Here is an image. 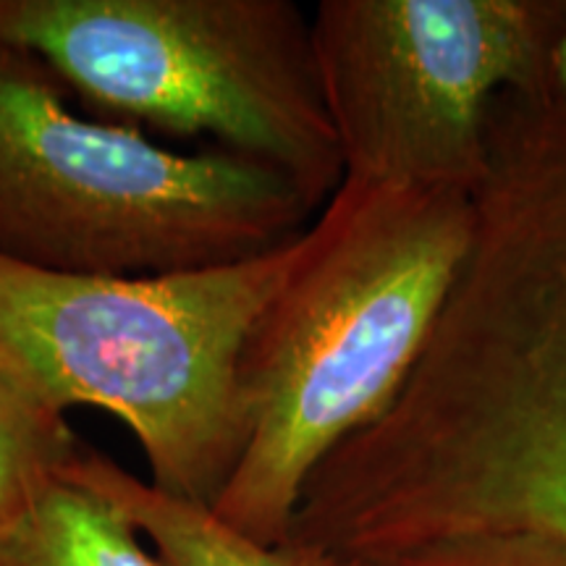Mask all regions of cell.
<instances>
[{"label": "cell", "mask_w": 566, "mask_h": 566, "mask_svg": "<svg viewBox=\"0 0 566 566\" xmlns=\"http://www.w3.org/2000/svg\"><path fill=\"white\" fill-rule=\"evenodd\" d=\"M375 449L420 543L566 551V103L493 137L470 250Z\"/></svg>", "instance_id": "obj_1"}, {"label": "cell", "mask_w": 566, "mask_h": 566, "mask_svg": "<svg viewBox=\"0 0 566 566\" xmlns=\"http://www.w3.org/2000/svg\"><path fill=\"white\" fill-rule=\"evenodd\" d=\"M470 189L344 179L242 363L250 441L218 520L279 548L315 467L407 384L472 239Z\"/></svg>", "instance_id": "obj_2"}, {"label": "cell", "mask_w": 566, "mask_h": 566, "mask_svg": "<svg viewBox=\"0 0 566 566\" xmlns=\"http://www.w3.org/2000/svg\"><path fill=\"white\" fill-rule=\"evenodd\" d=\"M302 233L239 263L134 279L0 258V373L55 412L118 417L158 491L212 509L250 441L247 344Z\"/></svg>", "instance_id": "obj_3"}, {"label": "cell", "mask_w": 566, "mask_h": 566, "mask_svg": "<svg viewBox=\"0 0 566 566\" xmlns=\"http://www.w3.org/2000/svg\"><path fill=\"white\" fill-rule=\"evenodd\" d=\"M317 208L239 155L174 153L71 111L30 48L0 38V258L61 275H166L300 237Z\"/></svg>", "instance_id": "obj_4"}, {"label": "cell", "mask_w": 566, "mask_h": 566, "mask_svg": "<svg viewBox=\"0 0 566 566\" xmlns=\"http://www.w3.org/2000/svg\"><path fill=\"white\" fill-rule=\"evenodd\" d=\"M0 38L103 122L208 137L317 210L344 181L313 32L286 0H0Z\"/></svg>", "instance_id": "obj_5"}, {"label": "cell", "mask_w": 566, "mask_h": 566, "mask_svg": "<svg viewBox=\"0 0 566 566\" xmlns=\"http://www.w3.org/2000/svg\"><path fill=\"white\" fill-rule=\"evenodd\" d=\"M562 3L323 0L310 32L344 179L475 192L504 92L535 90Z\"/></svg>", "instance_id": "obj_6"}, {"label": "cell", "mask_w": 566, "mask_h": 566, "mask_svg": "<svg viewBox=\"0 0 566 566\" xmlns=\"http://www.w3.org/2000/svg\"><path fill=\"white\" fill-rule=\"evenodd\" d=\"M63 480L118 509L163 566H313L286 548L250 541L208 506L158 491L87 446H82Z\"/></svg>", "instance_id": "obj_7"}, {"label": "cell", "mask_w": 566, "mask_h": 566, "mask_svg": "<svg viewBox=\"0 0 566 566\" xmlns=\"http://www.w3.org/2000/svg\"><path fill=\"white\" fill-rule=\"evenodd\" d=\"M0 566H163L126 516L63 480L0 537Z\"/></svg>", "instance_id": "obj_8"}, {"label": "cell", "mask_w": 566, "mask_h": 566, "mask_svg": "<svg viewBox=\"0 0 566 566\" xmlns=\"http://www.w3.org/2000/svg\"><path fill=\"white\" fill-rule=\"evenodd\" d=\"M82 446L66 415L0 373V537L19 527L63 483Z\"/></svg>", "instance_id": "obj_9"}, {"label": "cell", "mask_w": 566, "mask_h": 566, "mask_svg": "<svg viewBox=\"0 0 566 566\" xmlns=\"http://www.w3.org/2000/svg\"><path fill=\"white\" fill-rule=\"evenodd\" d=\"M342 566H566V554L554 548L527 546V543H467V546L422 548L380 558V562Z\"/></svg>", "instance_id": "obj_10"}, {"label": "cell", "mask_w": 566, "mask_h": 566, "mask_svg": "<svg viewBox=\"0 0 566 566\" xmlns=\"http://www.w3.org/2000/svg\"><path fill=\"white\" fill-rule=\"evenodd\" d=\"M546 82L551 92L566 103V3H562V19H558L554 42H551Z\"/></svg>", "instance_id": "obj_11"}]
</instances>
